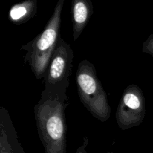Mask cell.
Instances as JSON below:
<instances>
[{"mask_svg": "<svg viewBox=\"0 0 153 153\" xmlns=\"http://www.w3.org/2000/svg\"><path fill=\"white\" fill-rule=\"evenodd\" d=\"M76 83L81 102L95 119H110L111 107L105 91L97 76V70L88 60L80 61L76 72Z\"/></svg>", "mask_w": 153, "mask_h": 153, "instance_id": "3", "label": "cell"}, {"mask_svg": "<svg viewBox=\"0 0 153 153\" xmlns=\"http://www.w3.org/2000/svg\"><path fill=\"white\" fill-rule=\"evenodd\" d=\"M65 0H58L41 33L21 46L26 52L23 59L37 79H43L61 37V14Z\"/></svg>", "mask_w": 153, "mask_h": 153, "instance_id": "2", "label": "cell"}, {"mask_svg": "<svg viewBox=\"0 0 153 153\" xmlns=\"http://www.w3.org/2000/svg\"><path fill=\"white\" fill-rule=\"evenodd\" d=\"M73 59L74 52L71 46L61 37L43 79V91L52 94H67Z\"/></svg>", "mask_w": 153, "mask_h": 153, "instance_id": "4", "label": "cell"}, {"mask_svg": "<svg viewBox=\"0 0 153 153\" xmlns=\"http://www.w3.org/2000/svg\"><path fill=\"white\" fill-rule=\"evenodd\" d=\"M0 153H24L8 111L0 108Z\"/></svg>", "mask_w": 153, "mask_h": 153, "instance_id": "6", "label": "cell"}, {"mask_svg": "<svg viewBox=\"0 0 153 153\" xmlns=\"http://www.w3.org/2000/svg\"><path fill=\"white\" fill-rule=\"evenodd\" d=\"M37 11V0H24L13 4L9 10L8 19L12 23L21 25L32 19Z\"/></svg>", "mask_w": 153, "mask_h": 153, "instance_id": "8", "label": "cell"}, {"mask_svg": "<svg viewBox=\"0 0 153 153\" xmlns=\"http://www.w3.org/2000/svg\"><path fill=\"white\" fill-rule=\"evenodd\" d=\"M142 51L143 53L149 54L153 57V34H150L143 43Z\"/></svg>", "mask_w": 153, "mask_h": 153, "instance_id": "9", "label": "cell"}, {"mask_svg": "<svg viewBox=\"0 0 153 153\" xmlns=\"http://www.w3.org/2000/svg\"><path fill=\"white\" fill-rule=\"evenodd\" d=\"M146 115V102L143 91L136 85L124 89L116 111L118 127L123 131L139 126Z\"/></svg>", "mask_w": 153, "mask_h": 153, "instance_id": "5", "label": "cell"}, {"mask_svg": "<svg viewBox=\"0 0 153 153\" xmlns=\"http://www.w3.org/2000/svg\"><path fill=\"white\" fill-rule=\"evenodd\" d=\"M69 104L67 94L43 91L34 106L36 126L46 153H67L66 109Z\"/></svg>", "mask_w": 153, "mask_h": 153, "instance_id": "1", "label": "cell"}, {"mask_svg": "<svg viewBox=\"0 0 153 153\" xmlns=\"http://www.w3.org/2000/svg\"><path fill=\"white\" fill-rule=\"evenodd\" d=\"M71 13L73 40L76 41L94 14V6L91 0H72Z\"/></svg>", "mask_w": 153, "mask_h": 153, "instance_id": "7", "label": "cell"}]
</instances>
